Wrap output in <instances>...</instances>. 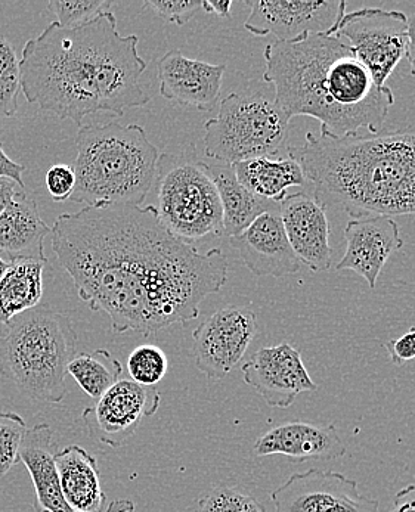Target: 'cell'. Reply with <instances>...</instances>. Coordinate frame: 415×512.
Listing matches in <instances>:
<instances>
[{
	"label": "cell",
	"instance_id": "8",
	"mask_svg": "<svg viewBox=\"0 0 415 512\" xmlns=\"http://www.w3.org/2000/svg\"><path fill=\"white\" fill-rule=\"evenodd\" d=\"M154 189L160 222L179 240L194 245L225 235L218 189L206 163L190 152L160 154Z\"/></svg>",
	"mask_w": 415,
	"mask_h": 512
},
{
	"label": "cell",
	"instance_id": "36",
	"mask_svg": "<svg viewBox=\"0 0 415 512\" xmlns=\"http://www.w3.org/2000/svg\"><path fill=\"white\" fill-rule=\"evenodd\" d=\"M389 512H415V483L396 493Z\"/></svg>",
	"mask_w": 415,
	"mask_h": 512
},
{
	"label": "cell",
	"instance_id": "9",
	"mask_svg": "<svg viewBox=\"0 0 415 512\" xmlns=\"http://www.w3.org/2000/svg\"><path fill=\"white\" fill-rule=\"evenodd\" d=\"M328 34L342 37L352 46L379 86H386L399 62L407 57L408 17L401 11L364 8L348 12Z\"/></svg>",
	"mask_w": 415,
	"mask_h": 512
},
{
	"label": "cell",
	"instance_id": "39",
	"mask_svg": "<svg viewBox=\"0 0 415 512\" xmlns=\"http://www.w3.org/2000/svg\"><path fill=\"white\" fill-rule=\"evenodd\" d=\"M405 58L410 62L411 76L415 79V12L408 17V48Z\"/></svg>",
	"mask_w": 415,
	"mask_h": 512
},
{
	"label": "cell",
	"instance_id": "41",
	"mask_svg": "<svg viewBox=\"0 0 415 512\" xmlns=\"http://www.w3.org/2000/svg\"><path fill=\"white\" fill-rule=\"evenodd\" d=\"M9 265H11V262H6V260H3L2 257H0V278H2L3 273L8 271Z\"/></svg>",
	"mask_w": 415,
	"mask_h": 512
},
{
	"label": "cell",
	"instance_id": "27",
	"mask_svg": "<svg viewBox=\"0 0 415 512\" xmlns=\"http://www.w3.org/2000/svg\"><path fill=\"white\" fill-rule=\"evenodd\" d=\"M20 91V60L12 43L0 36V117L17 114Z\"/></svg>",
	"mask_w": 415,
	"mask_h": 512
},
{
	"label": "cell",
	"instance_id": "11",
	"mask_svg": "<svg viewBox=\"0 0 415 512\" xmlns=\"http://www.w3.org/2000/svg\"><path fill=\"white\" fill-rule=\"evenodd\" d=\"M271 501L275 512H380L379 501L362 496L355 480L317 468L288 477Z\"/></svg>",
	"mask_w": 415,
	"mask_h": 512
},
{
	"label": "cell",
	"instance_id": "32",
	"mask_svg": "<svg viewBox=\"0 0 415 512\" xmlns=\"http://www.w3.org/2000/svg\"><path fill=\"white\" fill-rule=\"evenodd\" d=\"M144 8L153 9L161 20L182 27L190 23L201 9L200 0H147Z\"/></svg>",
	"mask_w": 415,
	"mask_h": 512
},
{
	"label": "cell",
	"instance_id": "14",
	"mask_svg": "<svg viewBox=\"0 0 415 512\" xmlns=\"http://www.w3.org/2000/svg\"><path fill=\"white\" fill-rule=\"evenodd\" d=\"M244 383L256 390L272 408L286 409L299 394L317 392L318 386L291 344L257 350L243 365Z\"/></svg>",
	"mask_w": 415,
	"mask_h": 512
},
{
	"label": "cell",
	"instance_id": "3",
	"mask_svg": "<svg viewBox=\"0 0 415 512\" xmlns=\"http://www.w3.org/2000/svg\"><path fill=\"white\" fill-rule=\"evenodd\" d=\"M263 80L288 119L312 117L321 136L348 138L367 129L382 132L395 95L379 86L352 46L339 36L308 33L265 48Z\"/></svg>",
	"mask_w": 415,
	"mask_h": 512
},
{
	"label": "cell",
	"instance_id": "24",
	"mask_svg": "<svg viewBox=\"0 0 415 512\" xmlns=\"http://www.w3.org/2000/svg\"><path fill=\"white\" fill-rule=\"evenodd\" d=\"M232 167L244 188L272 203H283L288 189L306 183L302 167L288 155L286 158H253Z\"/></svg>",
	"mask_w": 415,
	"mask_h": 512
},
{
	"label": "cell",
	"instance_id": "40",
	"mask_svg": "<svg viewBox=\"0 0 415 512\" xmlns=\"http://www.w3.org/2000/svg\"><path fill=\"white\" fill-rule=\"evenodd\" d=\"M135 511V504L129 499H116L111 502L104 512H133Z\"/></svg>",
	"mask_w": 415,
	"mask_h": 512
},
{
	"label": "cell",
	"instance_id": "17",
	"mask_svg": "<svg viewBox=\"0 0 415 512\" xmlns=\"http://www.w3.org/2000/svg\"><path fill=\"white\" fill-rule=\"evenodd\" d=\"M157 68L163 98L200 111L213 110L218 104L226 70L224 64L191 60L179 49H173L160 58Z\"/></svg>",
	"mask_w": 415,
	"mask_h": 512
},
{
	"label": "cell",
	"instance_id": "38",
	"mask_svg": "<svg viewBox=\"0 0 415 512\" xmlns=\"http://www.w3.org/2000/svg\"><path fill=\"white\" fill-rule=\"evenodd\" d=\"M231 6V0H203L201 2V9L209 14H216L219 18L231 17Z\"/></svg>",
	"mask_w": 415,
	"mask_h": 512
},
{
	"label": "cell",
	"instance_id": "20",
	"mask_svg": "<svg viewBox=\"0 0 415 512\" xmlns=\"http://www.w3.org/2000/svg\"><path fill=\"white\" fill-rule=\"evenodd\" d=\"M52 228L40 216L36 201L20 192L0 213V251L15 260L48 262L45 238Z\"/></svg>",
	"mask_w": 415,
	"mask_h": 512
},
{
	"label": "cell",
	"instance_id": "13",
	"mask_svg": "<svg viewBox=\"0 0 415 512\" xmlns=\"http://www.w3.org/2000/svg\"><path fill=\"white\" fill-rule=\"evenodd\" d=\"M250 9L244 27L255 36H275L291 42L308 33H330L346 14L343 0L290 2V0H246Z\"/></svg>",
	"mask_w": 415,
	"mask_h": 512
},
{
	"label": "cell",
	"instance_id": "7",
	"mask_svg": "<svg viewBox=\"0 0 415 512\" xmlns=\"http://www.w3.org/2000/svg\"><path fill=\"white\" fill-rule=\"evenodd\" d=\"M204 130L207 157L229 166L253 158H277L290 148V119L275 99L260 92L229 93Z\"/></svg>",
	"mask_w": 415,
	"mask_h": 512
},
{
	"label": "cell",
	"instance_id": "25",
	"mask_svg": "<svg viewBox=\"0 0 415 512\" xmlns=\"http://www.w3.org/2000/svg\"><path fill=\"white\" fill-rule=\"evenodd\" d=\"M46 263L15 260L0 278V325L39 306L43 296V268Z\"/></svg>",
	"mask_w": 415,
	"mask_h": 512
},
{
	"label": "cell",
	"instance_id": "23",
	"mask_svg": "<svg viewBox=\"0 0 415 512\" xmlns=\"http://www.w3.org/2000/svg\"><path fill=\"white\" fill-rule=\"evenodd\" d=\"M206 170L218 189L224 211V229L228 237H237L265 213H280V204L263 200L244 188L234 167L225 163L207 164Z\"/></svg>",
	"mask_w": 415,
	"mask_h": 512
},
{
	"label": "cell",
	"instance_id": "12",
	"mask_svg": "<svg viewBox=\"0 0 415 512\" xmlns=\"http://www.w3.org/2000/svg\"><path fill=\"white\" fill-rule=\"evenodd\" d=\"M161 394L156 386L145 387L123 380L114 384L94 406L83 411L82 420L92 439L113 449L122 448L145 418L159 411Z\"/></svg>",
	"mask_w": 415,
	"mask_h": 512
},
{
	"label": "cell",
	"instance_id": "16",
	"mask_svg": "<svg viewBox=\"0 0 415 512\" xmlns=\"http://www.w3.org/2000/svg\"><path fill=\"white\" fill-rule=\"evenodd\" d=\"M345 240L346 251L337 271L358 273L370 288H376L387 260L404 245L398 223L386 216L352 219L346 225Z\"/></svg>",
	"mask_w": 415,
	"mask_h": 512
},
{
	"label": "cell",
	"instance_id": "37",
	"mask_svg": "<svg viewBox=\"0 0 415 512\" xmlns=\"http://www.w3.org/2000/svg\"><path fill=\"white\" fill-rule=\"evenodd\" d=\"M26 186L18 185L17 182L8 178H0V213L6 209L9 203L24 191Z\"/></svg>",
	"mask_w": 415,
	"mask_h": 512
},
{
	"label": "cell",
	"instance_id": "35",
	"mask_svg": "<svg viewBox=\"0 0 415 512\" xmlns=\"http://www.w3.org/2000/svg\"><path fill=\"white\" fill-rule=\"evenodd\" d=\"M24 173H26V167L9 158L2 145H0V178H8L17 182L18 185L24 186Z\"/></svg>",
	"mask_w": 415,
	"mask_h": 512
},
{
	"label": "cell",
	"instance_id": "28",
	"mask_svg": "<svg viewBox=\"0 0 415 512\" xmlns=\"http://www.w3.org/2000/svg\"><path fill=\"white\" fill-rule=\"evenodd\" d=\"M169 368L166 353L153 344L136 347L128 359V371L133 383L154 387L163 380Z\"/></svg>",
	"mask_w": 415,
	"mask_h": 512
},
{
	"label": "cell",
	"instance_id": "15",
	"mask_svg": "<svg viewBox=\"0 0 415 512\" xmlns=\"http://www.w3.org/2000/svg\"><path fill=\"white\" fill-rule=\"evenodd\" d=\"M284 231L296 256L309 271L325 272L331 268V229L327 209L309 192L287 195L280 204Z\"/></svg>",
	"mask_w": 415,
	"mask_h": 512
},
{
	"label": "cell",
	"instance_id": "19",
	"mask_svg": "<svg viewBox=\"0 0 415 512\" xmlns=\"http://www.w3.org/2000/svg\"><path fill=\"white\" fill-rule=\"evenodd\" d=\"M253 452L259 458L284 455L291 461H331L346 455V445L333 424L287 422L266 431L256 440Z\"/></svg>",
	"mask_w": 415,
	"mask_h": 512
},
{
	"label": "cell",
	"instance_id": "10",
	"mask_svg": "<svg viewBox=\"0 0 415 512\" xmlns=\"http://www.w3.org/2000/svg\"><path fill=\"white\" fill-rule=\"evenodd\" d=\"M259 331L253 310L226 306L201 322L192 332L195 366L212 380L225 378L243 361Z\"/></svg>",
	"mask_w": 415,
	"mask_h": 512
},
{
	"label": "cell",
	"instance_id": "30",
	"mask_svg": "<svg viewBox=\"0 0 415 512\" xmlns=\"http://www.w3.org/2000/svg\"><path fill=\"white\" fill-rule=\"evenodd\" d=\"M27 430L21 415L0 412V479L20 462V449Z\"/></svg>",
	"mask_w": 415,
	"mask_h": 512
},
{
	"label": "cell",
	"instance_id": "6",
	"mask_svg": "<svg viewBox=\"0 0 415 512\" xmlns=\"http://www.w3.org/2000/svg\"><path fill=\"white\" fill-rule=\"evenodd\" d=\"M76 346L77 332L67 315L46 304L33 307L6 325L0 338V372L32 399L63 402Z\"/></svg>",
	"mask_w": 415,
	"mask_h": 512
},
{
	"label": "cell",
	"instance_id": "18",
	"mask_svg": "<svg viewBox=\"0 0 415 512\" xmlns=\"http://www.w3.org/2000/svg\"><path fill=\"white\" fill-rule=\"evenodd\" d=\"M231 245L256 276L284 278L297 275L302 269V262L288 242L280 213L257 217L246 231L231 238Z\"/></svg>",
	"mask_w": 415,
	"mask_h": 512
},
{
	"label": "cell",
	"instance_id": "34",
	"mask_svg": "<svg viewBox=\"0 0 415 512\" xmlns=\"http://www.w3.org/2000/svg\"><path fill=\"white\" fill-rule=\"evenodd\" d=\"M384 349L387 350L390 362L396 366L405 365V363L415 359V327L410 328L404 335L389 343H384Z\"/></svg>",
	"mask_w": 415,
	"mask_h": 512
},
{
	"label": "cell",
	"instance_id": "33",
	"mask_svg": "<svg viewBox=\"0 0 415 512\" xmlns=\"http://www.w3.org/2000/svg\"><path fill=\"white\" fill-rule=\"evenodd\" d=\"M45 183L52 200L64 203L73 197L76 189V173L73 167L67 164H54L46 173Z\"/></svg>",
	"mask_w": 415,
	"mask_h": 512
},
{
	"label": "cell",
	"instance_id": "26",
	"mask_svg": "<svg viewBox=\"0 0 415 512\" xmlns=\"http://www.w3.org/2000/svg\"><path fill=\"white\" fill-rule=\"evenodd\" d=\"M68 375L92 399H101L122 377L123 366L108 350L80 353L70 362Z\"/></svg>",
	"mask_w": 415,
	"mask_h": 512
},
{
	"label": "cell",
	"instance_id": "1",
	"mask_svg": "<svg viewBox=\"0 0 415 512\" xmlns=\"http://www.w3.org/2000/svg\"><path fill=\"white\" fill-rule=\"evenodd\" d=\"M52 248L92 312L116 334H156L200 316L228 279L221 248L200 253L160 222L154 206L95 204L61 214Z\"/></svg>",
	"mask_w": 415,
	"mask_h": 512
},
{
	"label": "cell",
	"instance_id": "29",
	"mask_svg": "<svg viewBox=\"0 0 415 512\" xmlns=\"http://www.w3.org/2000/svg\"><path fill=\"white\" fill-rule=\"evenodd\" d=\"M197 512H265L255 496L237 487L218 486L198 499Z\"/></svg>",
	"mask_w": 415,
	"mask_h": 512
},
{
	"label": "cell",
	"instance_id": "5",
	"mask_svg": "<svg viewBox=\"0 0 415 512\" xmlns=\"http://www.w3.org/2000/svg\"><path fill=\"white\" fill-rule=\"evenodd\" d=\"M76 145L73 203L141 206L153 191L160 151L144 127L119 121L85 126Z\"/></svg>",
	"mask_w": 415,
	"mask_h": 512
},
{
	"label": "cell",
	"instance_id": "21",
	"mask_svg": "<svg viewBox=\"0 0 415 512\" xmlns=\"http://www.w3.org/2000/svg\"><path fill=\"white\" fill-rule=\"evenodd\" d=\"M55 449L54 431L48 424H37L27 430L20 449V461L32 477L36 512H74L61 492Z\"/></svg>",
	"mask_w": 415,
	"mask_h": 512
},
{
	"label": "cell",
	"instance_id": "22",
	"mask_svg": "<svg viewBox=\"0 0 415 512\" xmlns=\"http://www.w3.org/2000/svg\"><path fill=\"white\" fill-rule=\"evenodd\" d=\"M61 492L74 512H104L105 493L95 456L71 445L55 453Z\"/></svg>",
	"mask_w": 415,
	"mask_h": 512
},
{
	"label": "cell",
	"instance_id": "4",
	"mask_svg": "<svg viewBox=\"0 0 415 512\" xmlns=\"http://www.w3.org/2000/svg\"><path fill=\"white\" fill-rule=\"evenodd\" d=\"M287 155L325 209L339 207L355 219L415 216V124L348 138L308 132L305 144Z\"/></svg>",
	"mask_w": 415,
	"mask_h": 512
},
{
	"label": "cell",
	"instance_id": "31",
	"mask_svg": "<svg viewBox=\"0 0 415 512\" xmlns=\"http://www.w3.org/2000/svg\"><path fill=\"white\" fill-rule=\"evenodd\" d=\"M113 2L111 0H77V2H63V0H51L49 9L57 17V23L64 29H74L88 23L96 15L104 11H110Z\"/></svg>",
	"mask_w": 415,
	"mask_h": 512
},
{
	"label": "cell",
	"instance_id": "2",
	"mask_svg": "<svg viewBox=\"0 0 415 512\" xmlns=\"http://www.w3.org/2000/svg\"><path fill=\"white\" fill-rule=\"evenodd\" d=\"M138 45L136 34L119 33L111 11L74 29L54 21L24 45L21 91L30 104L79 126L102 111L123 116L151 99L141 86L148 64Z\"/></svg>",
	"mask_w": 415,
	"mask_h": 512
}]
</instances>
